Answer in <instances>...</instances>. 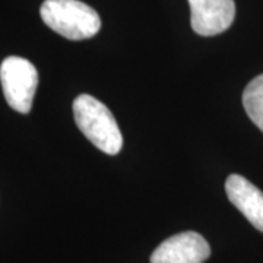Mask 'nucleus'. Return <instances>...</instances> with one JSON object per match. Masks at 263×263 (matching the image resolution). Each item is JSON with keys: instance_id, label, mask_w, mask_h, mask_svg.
I'll use <instances>...</instances> for the list:
<instances>
[{"instance_id": "f257e3e1", "label": "nucleus", "mask_w": 263, "mask_h": 263, "mask_svg": "<svg viewBox=\"0 0 263 263\" xmlns=\"http://www.w3.org/2000/svg\"><path fill=\"white\" fill-rule=\"evenodd\" d=\"M73 114L79 130L100 151L116 155L122 151L123 136L111 111L101 101L88 94L73 101Z\"/></svg>"}, {"instance_id": "f03ea898", "label": "nucleus", "mask_w": 263, "mask_h": 263, "mask_svg": "<svg viewBox=\"0 0 263 263\" xmlns=\"http://www.w3.org/2000/svg\"><path fill=\"white\" fill-rule=\"evenodd\" d=\"M40 15L48 28L73 41L94 37L101 28L100 15L79 0H46Z\"/></svg>"}, {"instance_id": "7ed1b4c3", "label": "nucleus", "mask_w": 263, "mask_h": 263, "mask_svg": "<svg viewBox=\"0 0 263 263\" xmlns=\"http://www.w3.org/2000/svg\"><path fill=\"white\" fill-rule=\"evenodd\" d=\"M0 82L10 108L21 114H28L38 86L35 66L24 57H6L0 65Z\"/></svg>"}, {"instance_id": "20e7f679", "label": "nucleus", "mask_w": 263, "mask_h": 263, "mask_svg": "<svg viewBox=\"0 0 263 263\" xmlns=\"http://www.w3.org/2000/svg\"><path fill=\"white\" fill-rule=\"evenodd\" d=\"M211 247L200 234L186 231L162 241L151 256V263H203Z\"/></svg>"}, {"instance_id": "39448f33", "label": "nucleus", "mask_w": 263, "mask_h": 263, "mask_svg": "<svg viewBox=\"0 0 263 263\" xmlns=\"http://www.w3.org/2000/svg\"><path fill=\"white\" fill-rule=\"evenodd\" d=\"M190 5V22L193 31L212 37L231 27L235 18L234 0H187Z\"/></svg>"}, {"instance_id": "423d86ee", "label": "nucleus", "mask_w": 263, "mask_h": 263, "mask_svg": "<svg viewBox=\"0 0 263 263\" xmlns=\"http://www.w3.org/2000/svg\"><path fill=\"white\" fill-rule=\"evenodd\" d=\"M226 192L252 226L263 233V192L240 174H231L226 181Z\"/></svg>"}, {"instance_id": "0eeeda50", "label": "nucleus", "mask_w": 263, "mask_h": 263, "mask_svg": "<svg viewBox=\"0 0 263 263\" xmlns=\"http://www.w3.org/2000/svg\"><path fill=\"white\" fill-rule=\"evenodd\" d=\"M243 105L250 120L263 132V75L250 81L243 92Z\"/></svg>"}]
</instances>
